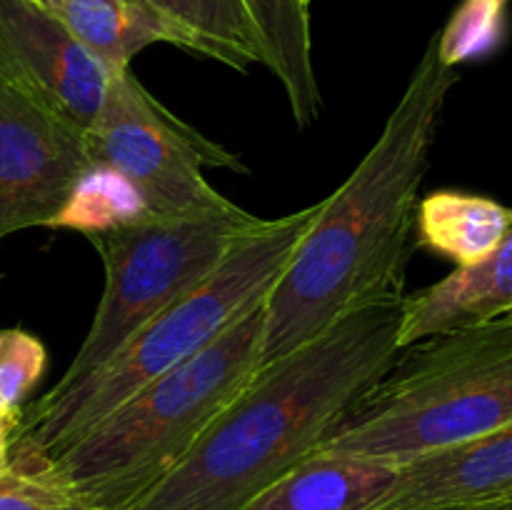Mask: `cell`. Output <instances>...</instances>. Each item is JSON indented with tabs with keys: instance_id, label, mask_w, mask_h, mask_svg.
<instances>
[{
	"instance_id": "6da1fadb",
	"label": "cell",
	"mask_w": 512,
	"mask_h": 510,
	"mask_svg": "<svg viewBox=\"0 0 512 510\" xmlns=\"http://www.w3.org/2000/svg\"><path fill=\"white\" fill-rule=\"evenodd\" d=\"M455 83L458 73L438 58L433 38L373 148L320 200L318 215L270 288L258 370L353 310L403 293L420 183Z\"/></svg>"
},
{
	"instance_id": "7a4b0ae2",
	"label": "cell",
	"mask_w": 512,
	"mask_h": 510,
	"mask_svg": "<svg viewBox=\"0 0 512 510\" xmlns=\"http://www.w3.org/2000/svg\"><path fill=\"white\" fill-rule=\"evenodd\" d=\"M403 293L363 305L260 368L130 510H243L320 448L400 353Z\"/></svg>"
},
{
	"instance_id": "3957f363",
	"label": "cell",
	"mask_w": 512,
	"mask_h": 510,
	"mask_svg": "<svg viewBox=\"0 0 512 510\" xmlns=\"http://www.w3.org/2000/svg\"><path fill=\"white\" fill-rule=\"evenodd\" d=\"M318 210L320 200L283 218H265L260 228L233 245L208 280L145 323L93 378L63 395H43L25 408L13 433L10 460L50 458L150 380L218 340L245 310L270 293Z\"/></svg>"
},
{
	"instance_id": "277c9868",
	"label": "cell",
	"mask_w": 512,
	"mask_h": 510,
	"mask_svg": "<svg viewBox=\"0 0 512 510\" xmlns=\"http://www.w3.org/2000/svg\"><path fill=\"white\" fill-rule=\"evenodd\" d=\"M265 298L195 358L150 380L63 450L28 463L43 465L95 510L133 508L258 373Z\"/></svg>"
},
{
	"instance_id": "5b68a950",
	"label": "cell",
	"mask_w": 512,
	"mask_h": 510,
	"mask_svg": "<svg viewBox=\"0 0 512 510\" xmlns=\"http://www.w3.org/2000/svg\"><path fill=\"white\" fill-rule=\"evenodd\" d=\"M512 423V315L398 353L320 448L405 465Z\"/></svg>"
},
{
	"instance_id": "8992f818",
	"label": "cell",
	"mask_w": 512,
	"mask_h": 510,
	"mask_svg": "<svg viewBox=\"0 0 512 510\" xmlns=\"http://www.w3.org/2000/svg\"><path fill=\"white\" fill-rule=\"evenodd\" d=\"M263 223L230 205L193 215L145 213L88 235L103 258V295L68 370L45 395H63L93 378L145 323L208 280L233 245Z\"/></svg>"
},
{
	"instance_id": "52a82bcc",
	"label": "cell",
	"mask_w": 512,
	"mask_h": 510,
	"mask_svg": "<svg viewBox=\"0 0 512 510\" xmlns=\"http://www.w3.org/2000/svg\"><path fill=\"white\" fill-rule=\"evenodd\" d=\"M93 165L118 175L150 215H193L235 205L203 175L205 165L245 173L230 150L175 118L125 68L113 73L98 118L85 133Z\"/></svg>"
},
{
	"instance_id": "ba28073f",
	"label": "cell",
	"mask_w": 512,
	"mask_h": 510,
	"mask_svg": "<svg viewBox=\"0 0 512 510\" xmlns=\"http://www.w3.org/2000/svg\"><path fill=\"white\" fill-rule=\"evenodd\" d=\"M90 170L85 133L0 80V240L55 228Z\"/></svg>"
},
{
	"instance_id": "9c48e42d",
	"label": "cell",
	"mask_w": 512,
	"mask_h": 510,
	"mask_svg": "<svg viewBox=\"0 0 512 510\" xmlns=\"http://www.w3.org/2000/svg\"><path fill=\"white\" fill-rule=\"evenodd\" d=\"M113 70L35 0H0V80L88 133Z\"/></svg>"
},
{
	"instance_id": "30bf717a",
	"label": "cell",
	"mask_w": 512,
	"mask_h": 510,
	"mask_svg": "<svg viewBox=\"0 0 512 510\" xmlns=\"http://www.w3.org/2000/svg\"><path fill=\"white\" fill-rule=\"evenodd\" d=\"M512 500V423L400 465L373 510H418Z\"/></svg>"
},
{
	"instance_id": "8fae6325",
	"label": "cell",
	"mask_w": 512,
	"mask_h": 510,
	"mask_svg": "<svg viewBox=\"0 0 512 510\" xmlns=\"http://www.w3.org/2000/svg\"><path fill=\"white\" fill-rule=\"evenodd\" d=\"M512 313V225L490 258L455 268L438 283L403 295L400 350L430 335L490 323Z\"/></svg>"
},
{
	"instance_id": "7c38bea8",
	"label": "cell",
	"mask_w": 512,
	"mask_h": 510,
	"mask_svg": "<svg viewBox=\"0 0 512 510\" xmlns=\"http://www.w3.org/2000/svg\"><path fill=\"white\" fill-rule=\"evenodd\" d=\"M400 465L318 448L260 490L243 510H373Z\"/></svg>"
},
{
	"instance_id": "4fadbf2b",
	"label": "cell",
	"mask_w": 512,
	"mask_h": 510,
	"mask_svg": "<svg viewBox=\"0 0 512 510\" xmlns=\"http://www.w3.org/2000/svg\"><path fill=\"white\" fill-rule=\"evenodd\" d=\"M263 43L265 68L280 80L300 128L315 123L323 108L313 65L310 0H243Z\"/></svg>"
},
{
	"instance_id": "5bb4252c",
	"label": "cell",
	"mask_w": 512,
	"mask_h": 510,
	"mask_svg": "<svg viewBox=\"0 0 512 510\" xmlns=\"http://www.w3.org/2000/svg\"><path fill=\"white\" fill-rule=\"evenodd\" d=\"M60 20L80 43L93 50L113 73L153 43L185 48L183 35L160 15L133 0H35Z\"/></svg>"
},
{
	"instance_id": "9a60e30c",
	"label": "cell",
	"mask_w": 512,
	"mask_h": 510,
	"mask_svg": "<svg viewBox=\"0 0 512 510\" xmlns=\"http://www.w3.org/2000/svg\"><path fill=\"white\" fill-rule=\"evenodd\" d=\"M510 225L512 208H505L493 198L458 190L425 195L415 210L420 248L450 258L458 268L490 258L503 243Z\"/></svg>"
},
{
	"instance_id": "2e32d148",
	"label": "cell",
	"mask_w": 512,
	"mask_h": 510,
	"mask_svg": "<svg viewBox=\"0 0 512 510\" xmlns=\"http://www.w3.org/2000/svg\"><path fill=\"white\" fill-rule=\"evenodd\" d=\"M178 30L193 55L245 70L265 65L263 43L243 0H140Z\"/></svg>"
},
{
	"instance_id": "e0dca14e",
	"label": "cell",
	"mask_w": 512,
	"mask_h": 510,
	"mask_svg": "<svg viewBox=\"0 0 512 510\" xmlns=\"http://www.w3.org/2000/svg\"><path fill=\"white\" fill-rule=\"evenodd\" d=\"M505 35V3L500 0H463L443 33L435 38L438 58L450 68L485 58Z\"/></svg>"
},
{
	"instance_id": "ac0fdd59",
	"label": "cell",
	"mask_w": 512,
	"mask_h": 510,
	"mask_svg": "<svg viewBox=\"0 0 512 510\" xmlns=\"http://www.w3.org/2000/svg\"><path fill=\"white\" fill-rule=\"evenodd\" d=\"M45 368L48 350L43 340L23 328H0V415L20 423Z\"/></svg>"
},
{
	"instance_id": "d6986e66",
	"label": "cell",
	"mask_w": 512,
	"mask_h": 510,
	"mask_svg": "<svg viewBox=\"0 0 512 510\" xmlns=\"http://www.w3.org/2000/svg\"><path fill=\"white\" fill-rule=\"evenodd\" d=\"M0 510H95L40 463L10 460L0 475Z\"/></svg>"
},
{
	"instance_id": "ffe728a7",
	"label": "cell",
	"mask_w": 512,
	"mask_h": 510,
	"mask_svg": "<svg viewBox=\"0 0 512 510\" xmlns=\"http://www.w3.org/2000/svg\"><path fill=\"white\" fill-rule=\"evenodd\" d=\"M18 423L0 415V475L10 470V448H13V433Z\"/></svg>"
},
{
	"instance_id": "44dd1931",
	"label": "cell",
	"mask_w": 512,
	"mask_h": 510,
	"mask_svg": "<svg viewBox=\"0 0 512 510\" xmlns=\"http://www.w3.org/2000/svg\"><path fill=\"white\" fill-rule=\"evenodd\" d=\"M418 510H512V500H495V503H475V505H445V508H418Z\"/></svg>"
},
{
	"instance_id": "7402d4cb",
	"label": "cell",
	"mask_w": 512,
	"mask_h": 510,
	"mask_svg": "<svg viewBox=\"0 0 512 510\" xmlns=\"http://www.w3.org/2000/svg\"><path fill=\"white\" fill-rule=\"evenodd\" d=\"M133 3H140V0H133ZM140 5H143V3H140Z\"/></svg>"
},
{
	"instance_id": "603a6c76",
	"label": "cell",
	"mask_w": 512,
	"mask_h": 510,
	"mask_svg": "<svg viewBox=\"0 0 512 510\" xmlns=\"http://www.w3.org/2000/svg\"><path fill=\"white\" fill-rule=\"evenodd\" d=\"M500 3H508V0H500Z\"/></svg>"
},
{
	"instance_id": "cb8c5ba5",
	"label": "cell",
	"mask_w": 512,
	"mask_h": 510,
	"mask_svg": "<svg viewBox=\"0 0 512 510\" xmlns=\"http://www.w3.org/2000/svg\"><path fill=\"white\" fill-rule=\"evenodd\" d=\"M510 315H512V313H510Z\"/></svg>"
}]
</instances>
